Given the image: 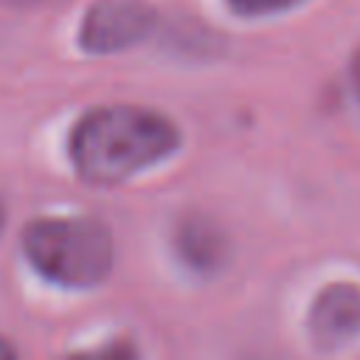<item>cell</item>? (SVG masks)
<instances>
[{
  "label": "cell",
  "mask_w": 360,
  "mask_h": 360,
  "mask_svg": "<svg viewBox=\"0 0 360 360\" xmlns=\"http://www.w3.org/2000/svg\"><path fill=\"white\" fill-rule=\"evenodd\" d=\"M180 149V129L158 110L104 104L87 110L70 129L68 155L90 186H121L169 160Z\"/></svg>",
  "instance_id": "obj_1"
},
{
  "label": "cell",
  "mask_w": 360,
  "mask_h": 360,
  "mask_svg": "<svg viewBox=\"0 0 360 360\" xmlns=\"http://www.w3.org/2000/svg\"><path fill=\"white\" fill-rule=\"evenodd\" d=\"M22 250L34 270L70 290L98 287L115 262L112 233L93 217H42L25 225Z\"/></svg>",
  "instance_id": "obj_2"
},
{
  "label": "cell",
  "mask_w": 360,
  "mask_h": 360,
  "mask_svg": "<svg viewBox=\"0 0 360 360\" xmlns=\"http://www.w3.org/2000/svg\"><path fill=\"white\" fill-rule=\"evenodd\" d=\"M158 17L143 0H98L79 25V45L87 53H118L143 42Z\"/></svg>",
  "instance_id": "obj_3"
},
{
  "label": "cell",
  "mask_w": 360,
  "mask_h": 360,
  "mask_svg": "<svg viewBox=\"0 0 360 360\" xmlns=\"http://www.w3.org/2000/svg\"><path fill=\"white\" fill-rule=\"evenodd\" d=\"M307 329L312 343L323 352L343 349L360 338V287L352 281L326 284L309 307Z\"/></svg>",
  "instance_id": "obj_4"
},
{
  "label": "cell",
  "mask_w": 360,
  "mask_h": 360,
  "mask_svg": "<svg viewBox=\"0 0 360 360\" xmlns=\"http://www.w3.org/2000/svg\"><path fill=\"white\" fill-rule=\"evenodd\" d=\"M174 250L188 270L217 273L225 264L231 245H228V236L222 233V228L217 222L191 214L174 231Z\"/></svg>",
  "instance_id": "obj_5"
},
{
  "label": "cell",
  "mask_w": 360,
  "mask_h": 360,
  "mask_svg": "<svg viewBox=\"0 0 360 360\" xmlns=\"http://www.w3.org/2000/svg\"><path fill=\"white\" fill-rule=\"evenodd\" d=\"M301 0H228L231 11L239 17H270L298 6Z\"/></svg>",
  "instance_id": "obj_6"
},
{
  "label": "cell",
  "mask_w": 360,
  "mask_h": 360,
  "mask_svg": "<svg viewBox=\"0 0 360 360\" xmlns=\"http://www.w3.org/2000/svg\"><path fill=\"white\" fill-rule=\"evenodd\" d=\"M349 73H352L354 93H357V98H360V48H357V51H354V56H352V68H349Z\"/></svg>",
  "instance_id": "obj_7"
},
{
  "label": "cell",
  "mask_w": 360,
  "mask_h": 360,
  "mask_svg": "<svg viewBox=\"0 0 360 360\" xmlns=\"http://www.w3.org/2000/svg\"><path fill=\"white\" fill-rule=\"evenodd\" d=\"M17 357V352L11 349V343H6L3 338H0V360H14Z\"/></svg>",
  "instance_id": "obj_8"
},
{
  "label": "cell",
  "mask_w": 360,
  "mask_h": 360,
  "mask_svg": "<svg viewBox=\"0 0 360 360\" xmlns=\"http://www.w3.org/2000/svg\"><path fill=\"white\" fill-rule=\"evenodd\" d=\"M3 222H6V211H3V205H0V231H3Z\"/></svg>",
  "instance_id": "obj_9"
}]
</instances>
